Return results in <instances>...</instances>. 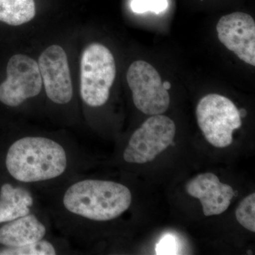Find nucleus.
I'll return each instance as SVG.
<instances>
[{
	"label": "nucleus",
	"instance_id": "nucleus-1",
	"mask_svg": "<svg viewBox=\"0 0 255 255\" xmlns=\"http://www.w3.org/2000/svg\"><path fill=\"white\" fill-rule=\"evenodd\" d=\"M68 165L66 153L59 143L43 137H26L10 146L6 167L21 182L49 180L60 177Z\"/></svg>",
	"mask_w": 255,
	"mask_h": 255
},
{
	"label": "nucleus",
	"instance_id": "nucleus-2",
	"mask_svg": "<svg viewBox=\"0 0 255 255\" xmlns=\"http://www.w3.org/2000/svg\"><path fill=\"white\" fill-rule=\"evenodd\" d=\"M128 188L111 181L86 179L68 188L63 197L65 209L72 214L96 221L119 217L130 207Z\"/></svg>",
	"mask_w": 255,
	"mask_h": 255
},
{
	"label": "nucleus",
	"instance_id": "nucleus-3",
	"mask_svg": "<svg viewBox=\"0 0 255 255\" xmlns=\"http://www.w3.org/2000/svg\"><path fill=\"white\" fill-rule=\"evenodd\" d=\"M80 68L82 100L90 107L103 106L109 100L117 74L113 55L104 45L92 43L82 53Z\"/></svg>",
	"mask_w": 255,
	"mask_h": 255
},
{
	"label": "nucleus",
	"instance_id": "nucleus-4",
	"mask_svg": "<svg viewBox=\"0 0 255 255\" xmlns=\"http://www.w3.org/2000/svg\"><path fill=\"white\" fill-rule=\"evenodd\" d=\"M196 118L207 141L219 148L233 142V131L242 126L241 114L232 101L224 96L210 94L199 101Z\"/></svg>",
	"mask_w": 255,
	"mask_h": 255
},
{
	"label": "nucleus",
	"instance_id": "nucleus-5",
	"mask_svg": "<svg viewBox=\"0 0 255 255\" xmlns=\"http://www.w3.org/2000/svg\"><path fill=\"white\" fill-rule=\"evenodd\" d=\"M176 126L166 116L154 115L147 119L132 134L124 152L128 163L151 162L173 144Z\"/></svg>",
	"mask_w": 255,
	"mask_h": 255
},
{
	"label": "nucleus",
	"instance_id": "nucleus-6",
	"mask_svg": "<svg viewBox=\"0 0 255 255\" xmlns=\"http://www.w3.org/2000/svg\"><path fill=\"white\" fill-rule=\"evenodd\" d=\"M127 79L135 107L146 115H159L168 110V90L157 70L143 60L133 62L128 70Z\"/></svg>",
	"mask_w": 255,
	"mask_h": 255
},
{
	"label": "nucleus",
	"instance_id": "nucleus-7",
	"mask_svg": "<svg viewBox=\"0 0 255 255\" xmlns=\"http://www.w3.org/2000/svg\"><path fill=\"white\" fill-rule=\"evenodd\" d=\"M42 78L38 63L26 55L16 54L6 66V80L0 85V102L14 107L41 92Z\"/></svg>",
	"mask_w": 255,
	"mask_h": 255
},
{
	"label": "nucleus",
	"instance_id": "nucleus-8",
	"mask_svg": "<svg viewBox=\"0 0 255 255\" xmlns=\"http://www.w3.org/2000/svg\"><path fill=\"white\" fill-rule=\"evenodd\" d=\"M38 68L46 95L52 102L68 104L73 95L68 57L58 45L47 48L38 59Z\"/></svg>",
	"mask_w": 255,
	"mask_h": 255
},
{
	"label": "nucleus",
	"instance_id": "nucleus-9",
	"mask_svg": "<svg viewBox=\"0 0 255 255\" xmlns=\"http://www.w3.org/2000/svg\"><path fill=\"white\" fill-rule=\"evenodd\" d=\"M219 41L247 64L255 65V22L251 15L233 12L220 18Z\"/></svg>",
	"mask_w": 255,
	"mask_h": 255
},
{
	"label": "nucleus",
	"instance_id": "nucleus-10",
	"mask_svg": "<svg viewBox=\"0 0 255 255\" xmlns=\"http://www.w3.org/2000/svg\"><path fill=\"white\" fill-rule=\"evenodd\" d=\"M188 194L199 199L206 216L224 213L235 195L228 184L220 182L216 174L208 172L196 176L186 186Z\"/></svg>",
	"mask_w": 255,
	"mask_h": 255
},
{
	"label": "nucleus",
	"instance_id": "nucleus-11",
	"mask_svg": "<svg viewBox=\"0 0 255 255\" xmlns=\"http://www.w3.org/2000/svg\"><path fill=\"white\" fill-rule=\"evenodd\" d=\"M46 228L34 215L28 214L0 228V244L16 248L41 241Z\"/></svg>",
	"mask_w": 255,
	"mask_h": 255
},
{
	"label": "nucleus",
	"instance_id": "nucleus-12",
	"mask_svg": "<svg viewBox=\"0 0 255 255\" xmlns=\"http://www.w3.org/2000/svg\"><path fill=\"white\" fill-rule=\"evenodd\" d=\"M33 199L29 191L4 184L0 189V223H7L30 214Z\"/></svg>",
	"mask_w": 255,
	"mask_h": 255
},
{
	"label": "nucleus",
	"instance_id": "nucleus-13",
	"mask_svg": "<svg viewBox=\"0 0 255 255\" xmlns=\"http://www.w3.org/2000/svg\"><path fill=\"white\" fill-rule=\"evenodd\" d=\"M36 15L34 0H0V21L19 26L31 21Z\"/></svg>",
	"mask_w": 255,
	"mask_h": 255
},
{
	"label": "nucleus",
	"instance_id": "nucleus-14",
	"mask_svg": "<svg viewBox=\"0 0 255 255\" xmlns=\"http://www.w3.org/2000/svg\"><path fill=\"white\" fill-rule=\"evenodd\" d=\"M56 251L49 242L39 241L26 246L0 250V255H55Z\"/></svg>",
	"mask_w": 255,
	"mask_h": 255
},
{
	"label": "nucleus",
	"instance_id": "nucleus-15",
	"mask_svg": "<svg viewBox=\"0 0 255 255\" xmlns=\"http://www.w3.org/2000/svg\"><path fill=\"white\" fill-rule=\"evenodd\" d=\"M236 219L243 227L255 232V194L247 196L239 204L236 212Z\"/></svg>",
	"mask_w": 255,
	"mask_h": 255
},
{
	"label": "nucleus",
	"instance_id": "nucleus-16",
	"mask_svg": "<svg viewBox=\"0 0 255 255\" xmlns=\"http://www.w3.org/2000/svg\"><path fill=\"white\" fill-rule=\"evenodd\" d=\"M131 9L136 14H143L147 11H152L159 14L168 7L167 0H132Z\"/></svg>",
	"mask_w": 255,
	"mask_h": 255
},
{
	"label": "nucleus",
	"instance_id": "nucleus-17",
	"mask_svg": "<svg viewBox=\"0 0 255 255\" xmlns=\"http://www.w3.org/2000/svg\"><path fill=\"white\" fill-rule=\"evenodd\" d=\"M179 251V241L174 235H164L156 244L155 252L157 255H178Z\"/></svg>",
	"mask_w": 255,
	"mask_h": 255
},
{
	"label": "nucleus",
	"instance_id": "nucleus-18",
	"mask_svg": "<svg viewBox=\"0 0 255 255\" xmlns=\"http://www.w3.org/2000/svg\"><path fill=\"white\" fill-rule=\"evenodd\" d=\"M163 85L164 87V88L166 89V90H168L169 88L171 87L170 84H169V82H163Z\"/></svg>",
	"mask_w": 255,
	"mask_h": 255
}]
</instances>
